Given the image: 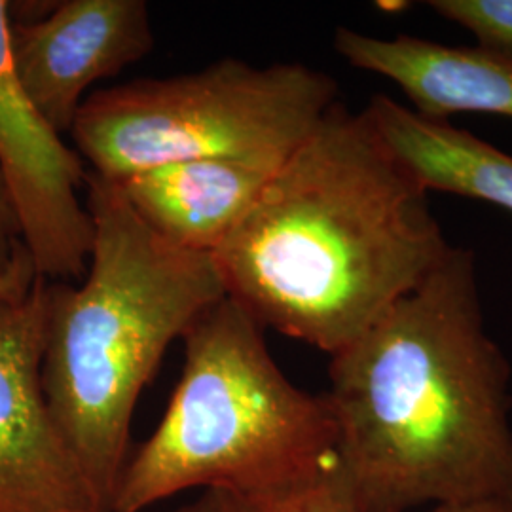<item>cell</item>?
Returning <instances> with one entry per match:
<instances>
[{"mask_svg":"<svg viewBox=\"0 0 512 512\" xmlns=\"http://www.w3.org/2000/svg\"><path fill=\"white\" fill-rule=\"evenodd\" d=\"M450 247L416 173L366 110L338 101L213 256L226 296L262 329L334 355Z\"/></svg>","mask_w":512,"mask_h":512,"instance_id":"6da1fadb","label":"cell"},{"mask_svg":"<svg viewBox=\"0 0 512 512\" xmlns=\"http://www.w3.org/2000/svg\"><path fill=\"white\" fill-rule=\"evenodd\" d=\"M512 370L486 329L475 255L439 266L330 355L338 461L363 512L512 494Z\"/></svg>","mask_w":512,"mask_h":512,"instance_id":"7a4b0ae2","label":"cell"},{"mask_svg":"<svg viewBox=\"0 0 512 512\" xmlns=\"http://www.w3.org/2000/svg\"><path fill=\"white\" fill-rule=\"evenodd\" d=\"M86 190L90 268L80 287L48 281L42 387L97 509L110 512L143 389L226 289L215 256L154 236L116 184L88 171Z\"/></svg>","mask_w":512,"mask_h":512,"instance_id":"3957f363","label":"cell"},{"mask_svg":"<svg viewBox=\"0 0 512 512\" xmlns=\"http://www.w3.org/2000/svg\"><path fill=\"white\" fill-rule=\"evenodd\" d=\"M184 366L164 418L129 452L110 512H143L186 490L281 511L338 465L323 395L294 385L264 329L232 298L183 336Z\"/></svg>","mask_w":512,"mask_h":512,"instance_id":"277c9868","label":"cell"},{"mask_svg":"<svg viewBox=\"0 0 512 512\" xmlns=\"http://www.w3.org/2000/svg\"><path fill=\"white\" fill-rule=\"evenodd\" d=\"M334 103L338 82L302 63L226 57L198 73L139 78L86 97L71 137L88 171L120 181L156 165L238 158L283 165Z\"/></svg>","mask_w":512,"mask_h":512,"instance_id":"5b68a950","label":"cell"},{"mask_svg":"<svg viewBox=\"0 0 512 512\" xmlns=\"http://www.w3.org/2000/svg\"><path fill=\"white\" fill-rule=\"evenodd\" d=\"M86 165L19 84L10 54V2L0 0V177L38 277L88 274L93 220L78 190Z\"/></svg>","mask_w":512,"mask_h":512,"instance_id":"8992f818","label":"cell"},{"mask_svg":"<svg viewBox=\"0 0 512 512\" xmlns=\"http://www.w3.org/2000/svg\"><path fill=\"white\" fill-rule=\"evenodd\" d=\"M48 279L0 302V512H101L42 387Z\"/></svg>","mask_w":512,"mask_h":512,"instance_id":"52a82bcc","label":"cell"},{"mask_svg":"<svg viewBox=\"0 0 512 512\" xmlns=\"http://www.w3.org/2000/svg\"><path fill=\"white\" fill-rule=\"evenodd\" d=\"M154 48L145 0H63L33 19H10L14 73L40 114L71 133L84 93Z\"/></svg>","mask_w":512,"mask_h":512,"instance_id":"ba28073f","label":"cell"},{"mask_svg":"<svg viewBox=\"0 0 512 512\" xmlns=\"http://www.w3.org/2000/svg\"><path fill=\"white\" fill-rule=\"evenodd\" d=\"M279 167L198 158L156 165L110 183L154 236L183 251L215 255Z\"/></svg>","mask_w":512,"mask_h":512,"instance_id":"9c48e42d","label":"cell"},{"mask_svg":"<svg viewBox=\"0 0 512 512\" xmlns=\"http://www.w3.org/2000/svg\"><path fill=\"white\" fill-rule=\"evenodd\" d=\"M334 48L351 67L397 84L425 118L497 114L512 118V65L478 48H456L425 38L372 37L348 27Z\"/></svg>","mask_w":512,"mask_h":512,"instance_id":"30bf717a","label":"cell"},{"mask_svg":"<svg viewBox=\"0 0 512 512\" xmlns=\"http://www.w3.org/2000/svg\"><path fill=\"white\" fill-rule=\"evenodd\" d=\"M365 110L385 143L429 192L494 203L512 213V154L450 120L425 118L382 93Z\"/></svg>","mask_w":512,"mask_h":512,"instance_id":"8fae6325","label":"cell"},{"mask_svg":"<svg viewBox=\"0 0 512 512\" xmlns=\"http://www.w3.org/2000/svg\"><path fill=\"white\" fill-rule=\"evenodd\" d=\"M440 18L476 38V48L512 65V0H429Z\"/></svg>","mask_w":512,"mask_h":512,"instance_id":"7c38bea8","label":"cell"},{"mask_svg":"<svg viewBox=\"0 0 512 512\" xmlns=\"http://www.w3.org/2000/svg\"><path fill=\"white\" fill-rule=\"evenodd\" d=\"M38 275L29 255L6 186L0 177V302H18L31 293Z\"/></svg>","mask_w":512,"mask_h":512,"instance_id":"4fadbf2b","label":"cell"},{"mask_svg":"<svg viewBox=\"0 0 512 512\" xmlns=\"http://www.w3.org/2000/svg\"><path fill=\"white\" fill-rule=\"evenodd\" d=\"M281 512H363L340 461L313 488Z\"/></svg>","mask_w":512,"mask_h":512,"instance_id":"5bb4252c","label":"cell"},{"mask_svg":"<svg viewBox=\"0 0 512 512\" xmlns=\"http://www.w3.org/2000/svg\"><path fill=\"white\" fill-rule=\"evenodd\" d=\"M283 511V509H281ZM264 511L256 509L243 501H239L232 495L222 494V492H203L198 499L192 503H186L177 512H281Z\"/></svg>","mask_w":512,"mask_h":512,"instance_id":"9a60e30c","label":"cell"},{"mask_svg":"<svg viewBox=\"0 0 512 512\" xmlns=\"http://www.w3.org/2000/svg\"><path fill=\"white\" fill-rule=\"evenodd\" d=\"M427 512H512V494L484 497L452 505H440Z\"/></svg>","mask_w":512,"mask_h":512,"instance_id":"2e32d148","label":"cell"}]
</instances>
